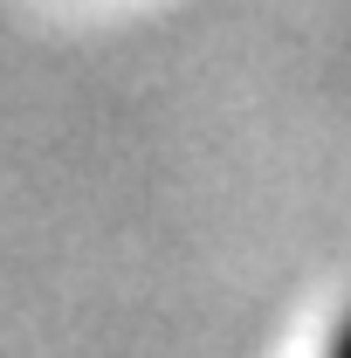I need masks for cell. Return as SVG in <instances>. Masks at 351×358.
I'll list each match as a JSON object with an SVG mask.
<instances>
[{
	"mask_svg": "<svg viewBox=\"0 0 351 358\" xmlns=\"http://www.w3.org/2000/svg\"><path fill=\"white\" fill-rule=\"evenodd\" d=\"M324 358H351V317H345V331L331 338V352H324Z\"/></svg>",
	"mask_w": 351,
	"mask_h": 358,
	"instance_id": "6da1fadb",
	"label": "cell"
}]
</instances>
